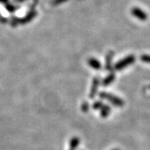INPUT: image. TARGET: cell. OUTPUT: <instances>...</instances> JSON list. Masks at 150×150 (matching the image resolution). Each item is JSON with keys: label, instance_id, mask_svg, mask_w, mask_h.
I'll return each instance as SVG.
<instances>
[{"label": "cell", "instance_id": "1", "mask_svg": "<svg viewBox=\"0 0 150 150\" xmlns=\"http://www.w3.org/2000/svg\"><path fill=\"white\" fill-rule=\"evenodd\" d=\"M100 96L101 98H104L108 100L110 102H111L113 105L116 107H122L124 105L123 101L120 99V98L116 97L115 95H113L109 93H105V92H101L100 94Z\"/></svg>", "mask_w": 150, "mask_h": 150}, {"label": "cell", "instance_id": "2", "mask_svg": "<svg viewBox=\"0 0 150 150\" xmlns=\"http://www.w3.org/2000/svg\"><path fill=\"white\" fill-rule=\"evenodd\" d=\"M134 62H135V57L133 55L128 56V57H126L124 59H121L120 62H118L117 63H116L114 68L116 70H121L127 67L129 65L133 64Z\"/></svg>", "mask_w": 150, "mask_h": 150}, {"label": "cell", "instance_id": "3", "mask_svg": "<svg viewBox=\"0 0 150 150\" xmlns=\"http://www.w3.org/2000/svg\"><path fill=\"white\" fill-rule=\"evenodd\" d=\"M100 81L98 79V78H94L93 80V85H92L91 89H90V98H93L95 97L96 93L97 91V88H98V86H99Z\"/></svg>", "mask_w": 150, "mask_h": 150}, {"label": "cell", "instance_id": "4", "mask_svg": "<svg viewBox=\"0 0 150 150\" xmlns=\"http://www.w3.org/2000/svg\"><path fill=\"white\" fill-rule=\"evenodd\" d=\"M133 15L134 16H136L137 18H139V20H141V21H146L147 19L146 14L143 11L139 9V8H136L133 9Z\"/></svg>", "mask_w": 150, "mask_h": 150}, {"label": "cell", "instance_id": "5", "mask_svg": "<svg viewBox=\"0 0 150 150\" xmlns=\"http://www.w3.org/2000/svg\"><path fill=\"white\" fill-rule=\"evenodd\" d=\"M88 63H89L90 67L95 69H101V64L99 61L97 60V59L94 58H90L88 60Z\"/></svg>", "mask_w": 150, "mask_h": 150}, {"label": "cell", "instance_id": "6", "mask_svg": "<svg viewBox=\"0 0 150 150\" xmlns=\"http://www.w3.org/2000/svg\"><path fill=\"white\" fill-rule=\"evenodd\" d=\"M113 57V52H109L106 57V69L108 70L111 69V63H112Z\"/></svg>", "mask_w": 150, "mask_h": 150}, {"label": "cell", "instance_id": "7", "mask_svg": "<svg viewBox=\"0 0 150 150\" xmlns=\"http://www.w3.org/2000/svg\"><path fill=\"white\" fill-rule=\"evenodd\" d=\"M114 79H115V75H114L113 73H112V74H110V76H107V77L103 81V86H108L109 85H110V84L113 82Z\"/></svg>", "mask_w": 150, "mask_h": 150}, {"label": "cell", "instance_id": "8", "mask_svg": "<svg viewBox=\"0 0 150 150\" xmlns=\"http://www.w3.org/2000/svg\"><path fill=\"white\" fill-rule=\"evenodd\" d=\"M79 143H80V140H79L78 137H74V138H72L70 142V150L76 149L77 147L79 145Z\"/></svg>", "mask_w": 150, "mask_h": 150}, {"label": "cell", "instance_id": "9", "mask_svg": "<svg viewBox=\"0 0 150 150\" xmlns=\"http://www.w3.org/2000/svg\"><path fill=\"white\" fill-rule=\"evenodd\" d=\"M110 108L108 106V105H104V106H103L101 108V116L102 117H106L108 116L109 114L110 113Z\"/></svg>", "mask_w": 150, "mask_h": 150}, {"label": "cell", "instance_id": "10", "mask_svg": "<svg viewBox=\"0 0 150 150\" xmlns=\"http://www.w3.org/2000/svg\"><path fill=\"white\" fill-rule=\"evenodd\" d=\"M103 106V103L101 101H96L95 103H93V108L94 110H98V109H101V108Z\"/></svg>", "mask_w": 150, "mask_h": 150}, {"label": "cell", "instance_id": "11", "mask_svg": "<svg viewBox=\"0 0 150 150\" xmlns=\"http://www.w3.org/2000/svg\"><path fill=\"white\" fill-rule=\"evenodd\" d=\"M141 60L144 63H150V56L149 55H143L140 57Z\"/></svg>", "mask_w": 150, "mask_h": 150}, {"label": "cell", "instance_id": "12", "mask_svg": "<svg viewBox=\"0 0 150 150\" xmlns=\"http://www.w3.org/2000/svg\"><path fill=\"white\" fill-rule=\"evenodd\" d=\"M81 110L84 111V112H87L89 110V105H88V103L87 102H84L81 105Z\"/></svg>", "mask_w": 150, "mask_h": 150}, {"label": "cell", "instance_id": "13", "mask_svg": "<svg viewBox=\"0 0 150 150\" xmlns=\"http://www.w3.org/2000/svg\"><path fill=\"white\" fill-rule=\"evenodd\" d=\"M0 2H6V0H0Z\"/></svg>", "mask_w": 150, "mask_h": 150}, {"label": "cell", "instance_id": "14", "mask_svg": "<svg viewBox=\"0 0 150 150\" xmlns=\"http://www.w3.org/2000/svg\"><path fill=\"white\" fill-rule=\"evenodd\" d=\"M114 150H119V149H114Z\"/></svg>", "mask_w": 150, "mask_h": 150}]
</instances>
